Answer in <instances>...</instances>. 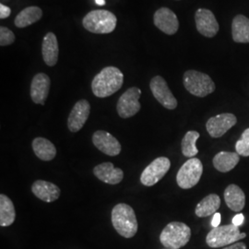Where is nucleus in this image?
Returning <instances> with one entry per match:
<instances>
[{"label": "nucleus", "mask_w": 249, "mask_h": 249, "mask_svg": "<svg viewBox=\"0 0 249 249\" xmlns=\"http://www.w3.org/2000/svg\"><path fill=\"white\" fill-rule=\"evenodd\" d=\"M203 174V165L197 158H190L178 171L177 183L178 187L183 189H189L195 187L199 182Z\"/></svg>", "instance_id": "0eeeda50"}, {"label": "nucleus", "mask_w": 249, "mask_h": 249, "mask_svg": "<svg viewBox=\"0 0 249 249\" xmlns=\"http://www.w3.org/2000/svg\"><path fill=\"white\" fill-rule=\"evenodd\" d=\"M11 13V9L9 7L5 6L4 4H0V18L1 19L8 18Z\"/></svg>", "instance_id": "c756f323"}, {"label": "nucleus", "mask_w": 249, "mask_h": 249, "mask_svg": "<svg viewBox=\"0 0 249 249\" xmlns=\"http://www.w3.org/2000/svg\"><path fill=\"white\" fill-rule=\"evenodd\" d=\"M90 112V105L87 100H80L72 108L68 119V127L71 132L80 131L87 122Z\"/></svg>", "instance_id": "4468645a"}, {"label": "nucleus", "mask_w": 249, "mask_h": 249, "mask_svg": "<svg viewBox=\"0 0 249 249\" xmlns=\"http://www.w3.org/2000/svg\"><path fill=\"white\" fill-rule=\"evenodd\" d=\"M124 75L116 67H107L103 69L92 80L91 89L93 94L99 98H107L123 85Z\"/></svg>", "instance_id": "f257e3e1"}, {"label": "nucleus", "mask_w": 249, "mask_h": 249, "mask_svg": "<svg viewBox=\"0 0 249 249\" xmlns=\"http://www.w3.org/2000/svg\"></svg>", "instance_id": "f704fd0d"}, {"label": "nucleus", "mask_w": 249, "mask_h": 249, "mask_svg": "<svg viewBox=\"0 0 249 249\" xmlns=\"http://www.w3.org/2000/svg\"><path fill=\"white\" fill-rule=\"evenodd\" d=\"M112 224L122 237L132 238L139 228L133 208L124 203L116 205L112 210Z\"/></svg>", "instance_id": "f03ea898"}, {"label": "nucleus", "mask_w": 249, "mask_h": 249, "mask_svg": "<svg viewBox=\"0 0 249 249\" xmlns=\"http://www.w3.org/2000/svg\"><path fill=\"white\" fill-rule=\"evenodd\" d=\"M116 15L106 9H95L89 12L82 20L83 27L92 34L107 35L115 31Z\"/></svg>", "instance_id": "20e7f679"}, {"label": "nucleus", "mask_w": 249, "mask_h": 249, "mask_svg": "<svg viewBox=\"0 0 249 249\" xmlns=\"http://www.w3.org/2000/svg\"><path fill=\"white\" fill-rule=\"evenodd\" d=\"M51 80L45 73H38L31 83V98L37 105L44 106L48 97Z\"/></svg>", "instance_id": "dca6fc26"}, {"label": "nucleus", "mask_w": 249, "mask_h": 249, "mask_svg": "<svg viewBox=\"0 0 249 249\" xmlns=\"http://www.w3.org/2000/svg\"><path fill=\"white\" fill-rule=\"evenodd\" d=\"M221 206V198L217 194H210L198 202L195 209V213L199 218L209 217L217 213Z\"/></svg>", "instance_id": "b1692460"}, {"label": "nucleus", "mask_w": 249, "mask_h": 249, "mask_svg": "<svg viewBox=\"0 0 249 249\" xmlns=\"http://www.w3.org/2000/svg\"><path fill=\"white\" fill-rule=\"evenodd\" d=\"M183 83L187 91L196 97H206L216 89L213 80L209 75L196 71L185 72Z\"/></svg>", "instance_id": "423d86ee"}, {"label": "nucleus", "mask_w": 249, "mask_h": 249, "mask_svg": "<svg viewBox=\"0 0 249 249\" xmlns=\"http://www.w3.org/2000/svg\"><path fill=\"white\" fill-rule=\"evenodd\" d=\"M235 151L244 157L249 156V127L247 128L241 136V139L235 144Z\"/></svg>", "instance_id": "cd10ccee"}, {"label": "nucleus", "mask_w": 249, "mask_h": 249, "mask_svg": "<svg viewBox=\"0 0 249 249\" xmlns=\"http://www.w3.org/2000/svg\"><path fill=\"white\" fill-rule=\"evenodd\" d=\"M195 21L197 32L205 37L213 38L220 30L219 23L210 9H197L195 14Z\"/></svg>", "instance_id": "f8f14e48"}, {"label": "nucleus", "mask_w": 249, "mask_h": 249, "mask_svg": "<svg viewBox=\"0 0 249 249\" xmlns=\"http://www.w3.org/2000/svg\"><path fill=\"white\" fill-rule=\"evenodd\" d=\"M42 53L45 64L49 67H53L58 60L59 48L56 36L53 33L45 35L42 44Z\"/></svg>", "instance_id": "aec40b11"}, {"label": "nucleus", "mask_w": 249, "mask_h": 249, "mask_svg": "<svg viewBox=\"0 0 249 249\" xmlns=\"http://www.w3.org/2000/svg\"><path fill=\"white\" fill-rule=\"evenodd\" d=\"M92 143L99 151L108 156H117L122 150L121 144L116 138L104 130H98L93 133Z\"/></svg>", "instance_id": "2eb2a0df"}, {"label": "nucleus", "mask_w": 249, "mask_h": 249, "mask_svg": "<svg viewBox=\"0 0 249 249\" xmlns=\"http://www.w3.org/2000/svg\"><path fill=\"white\" fill-rule=\"evenodd\" d=\"M154 25L167 36H174L179 29V21L174 11L168 8H160L153 16Z\"/></svg>", "instance_id": "ddd939ff"}, {"label": "nucleus", "mask_w": 249, "mask_h": 249, "mask_svg": "<svg viewBox=\"0 0 249 249\" xmlns=\"http://www.w3.org/2000/svg\"><path fill=\"white\" fill-rule=\"evenodd\" d=\"M32 191L36 197L48 203L57 200L61 194L59 187L45 180H36L32 186Z\"/></svg>", "instance_id": "a211bd4d"}, {"label": "nucleus", "mask_w": 249, "mask_h": 249, "mask_svg": "<svg viewBox=\"0 0 249 249\" xmlns=\"http://www.w3.org/2000/svg\"><path fill=\"white\" fill-rule=\"evenodd\" d=\"M16 211L12 200L9 196L0 195V225L2 227H8L15 222Z\"/></svg>", "instance_id": "a878e982"}, {"label": "nucleus", "mask_w": 249, "mask_h": 249, "mask_svg": "<svg viewBox=\"0 0 249 249\" xmlns=\"http://www.w3.org/2000/svg\"><path fill=\"white\" fill-rule=\"evenodd\" d=\"M170 167L171 161L167 157L156 158L142 173V184L146 187L154 186L164 178V176L168 173Z\"/></svg>", "instance_id": "1a4fd4ad"}, {"label": "nucleus", "mask_w": 249, "mask_h": 249, "mask_svg": "<svg viewBox=\"0 0 249 249\" xmlns=\"http://www.w3.org/2000/svg\"><path fill=\"white\" fill-rule=\"evenodd\" d=\"M240 160L237 152L220 151L214 156L213 163L214 168L221 173H228L233 169Z\"/></svg>", "instance_id": "412c9836"}, {"label": "nucleus", "mask_w": 249, "mask_h": 249, "mask_svg": "<svg viewBox=\"0 0 249 249\" xmlns=\"http://www.w3.org/2000/svg\"><path fill=\"white\" fill-rule=\"evenodd\" d=\"M142 96V89L137 87H132L126 89L116 105V110L120 117L129 118L135 116L141 110L140 98Z\"/></svg>", "instance_id": "6e6552de"}, {"label": "nucleus", "mask_w": 249, "mask_h": 249, "mask_svg": "<svg viewBox=\"0 0 249 249\" xmlns=\"http://www.w3.org/2000/svg\"><path fill=\"white\" fill-rule=\"evenodd\" d=\"M220 223H221V213H216L214 214L213 221H212V226H213V228L219 227V226H220Z\"/></svg>", "instance_id": "473e14b6"}, {"label": "nucleus", "mask_w": 249, "mask_h": 249, "mask_svg": "<svg viewBox=\"0 0 249 249\" xmlns=\"http://www.w3.org/2000/svg\"><path fill=\"white\" fill-rule=\"evenodd\" d=\"M43 17V11L39 7L32 6L22 9L16 16L14 23L17 28H25L40 20Z\"/></svg>", "instance_id": "393cba45"}, {"label": "nucleus", "mask_w": 249, "mask_h": 249, "mask_svg": "<svg viewBox=\"0 0 249 249\" xmlns=\"http://www.w3.org/2000/svg\"><path fill=\"white\" fill-rule=\"evenodd\" d=\"M15 41V35L12 31H10L7 27L0 28V45L6 46L11 45Z\"/></svg>", "instance_id": "c85d7f7f"}, {"label": "nucleus", "mask_w": 249, "mask_h": 249, "mask_svg": "<svg viewBox=\"0 0 249 249\" xmlns=\"http://www.w3.org/2000/svg\"><path fill=\"white\" fill-rule=\"evenodd\" d=\"M93 175L109 185H117L124 178V172L120 168H116L112 162H103L93 168Z\"/></svg>", "instance_id": "f3484780"}, {"label": "nucleus", "mask_w": 249, "mask_h": 249, "mask_svg": "<svg viewBox=\"0 0 249 249\" xmlns=\"http://www.w3.org/2000/svg\"><path fill=\"white\" fill-rule=\"evenodd\" d=\"M96 5L98 6H105L106 5V0H94Z\"/></svg>", "instance_id": "72a5a7b5"}, {"label": "nucleus", "mask_w": 249, "mask_h": 249, "mask_svg": "<svg viewBox=\"0 0 249 249\" xmlns=\"http://www.w3.org/2000/svg\"><path fill=\"white\" fill-rule=\"evenodd\" d=\"M191 237V229L181 222L169 223L161 231L160 242L166 249H180L187 246Z\"/></svg>", "instance_id": "7ed1b4c3"}, {"label": "nucleus", "mask_w": 249, "mask_h": 249, "mask_svg": "<svg viewBox=\"0 0 249 249\" xmlns=\"http://www.w3.org/2000/svg\"><path fill=\"white\" fill-rule=\"evenodd\" d=\"M231 37L235 43L249 44V18L244 15L235 16L231 21Z\"/></svg>", "instance_id": "4be33fe9"}, {"label": "nucleus", "mask_w": 249, "mask_h": 249, "mask_svg": "<svg viewBox=\"0 0 249 249\" xmlns=\"http://www.w3.org/2000/svg\"><path fill=\"white\" fill-rule=\"evenodd\" d=\"M224 200L231 211L234 213H240L246 205V195L241 187L231 184L224 190Z\"/></svg>", "instance_id": "6ab92c4d"}, {"label": "nucleus", "mask_w": 249, "mask_h": 249, "mask_svg": "<svg viewBox=\"0 0 249 249\" xmlns=\"http://www.w3.org/2000/svg\"><path fill=\"white\" fill-rule=\"evenodd\" d=\"M247 237L246 232H241L239 227L226 224L213 228L206 236V243L212 249H220L237 243Z\"/></svg>", "instance_id": "39448f33"}, {"label": "nucleus", "mask_w": 249, "mask_h": 249, "mask_svg": "<svg viewBox=\"0 0 249 249\" xmlns=\"http://www.w3.org/2000/svg\"><path fill=\"white\" fill-rule=\"evenodd\" d=\"M237 123V118L231 113H223L211 117L206 123V129L210 136L214 139L223 137Z\"/></svg>", "instance_id": "9b49d317"}, {"label": "nucleus", "mask_w": 249, "mask_h": 249, "mask_svg": "<svg viewBox=\"0 0 249 249\" xmlns=\"http://www.w3.org/2000/svg\"><path fill=\"white\" fill-rule=\"evenodd\" d=\"M36 156L40 160L49 161L53 160L56 155L55 146L45 138H36L32 143Z\"/></svg>", "instance_id": "5701e85b"}, {"label": "nucleus", "mask_w": 249, "mask_h": 249, "mask_svg": "<svg viewBox=\"0 0 249 249\" xmlns=\"http://www.w3.org/2000/svg\"><path fill=\"white\" fill-rule=\"evenodd\" d=\"M245 222V216L244 214L238 213L236 214L233 219H232V224L237 226V227H240L241 225Z\"/></svg>", "instance_id": "7c9ffc66"}, {"label": "nucleus", "mask_w": 249, "mask_h": 249, "mask_svg": "<svg viewBox=\"0 0 249 249\" xmlns=\"http://www.w3.org/2000/svg\"><path fill=\"white\" fill-rule=\"evenodd\" d=\"M150 88L155 99L166 109L174 110L178 107V100L172 93L165 80L160 76H155L151 79Z\"/></svg>", "instance_id": "9d476101"}, {"label": "nucleus", "mask_w": 249, "mask_h": 249, "mask_svg": "<svg viewBox=\"0 0 249 249\" xmlns=\"http://www.w3.org/2000/svg\"><path fill=\"white\" fill-rule=\"evenodd\" d=\"M222 249H248V248H247V245H246L245 243L237 242V243L231 244L230 246L224 247V248Z\"/></svg>", "instance_id": "2f4dec72"}, {"label": "nucleus", "mask_w": 249, "mask_h": 249, "mask_svg": "<svg viewBox=\"0 0 249 249\" xmlns=\"http://www.w3.org/2000/svg\"><path fill=\"white\" fill-rule=\"evenodd\" d=\"M200 134L194 130L188 131L184 136L181 142V149L184 156H186L187 158H194V156H196L198 153L196 142Z\"/></svg>", "instance_id": "bb28decb"}]
</instances>
